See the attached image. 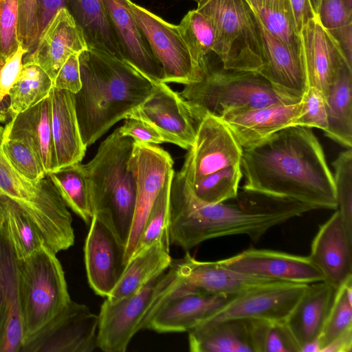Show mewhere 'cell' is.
Returning <instances> with one entry per match:
<instances>
[{"mask_svg": "<svg viewBox=\"0 0 352 352\" xmlns=\"http://www.w3.org/2000/svg\"><path fill=\"white\" fill-rule=\"evenodd\" d=\"M244 191L337 209L333 175L311 128L292 126L243 148Z\"/></svg>", "mask_w": 352, "mask_h": 352, "instance_id": "6da1fadb", "label": "cell"}, {"mask_svg": "<svg viewBox=\"0 0 352 352\" xmlns=\"http://www.w3.org/2000/svg\"><path fill=\"white\" fill-rule=\"evenodd\" d=\"M231 201L204 203L174 175L170 197V243L188 251L205 241L232 235H247L256 242L271 228L314 210L296 201L244 190Z\"/></svg>", "mask_w": 352, "mask_h": 352, "instance_id": "7a4b0ae2", "label": "cell"}, {"mask_svg": "<svg viewBox=\"0 0 352 352\" xmlns=\"http://www.w3.org/2000/svg\"><path fill=\"white\" fill-rule=\"evenodd\" d=\"M82 87L74 94L80 132L87 147L151 95L155 82L124 59L94 49L79 55Z\"/></svg>", "mask_w": 352, "mask_h": 352, "instance_id": "3957f363", "label": "cell"}, {"mask_svg": "<svg viewBox=\"0 0 352 352\" xmlns=\"http://www.w3.org/2000/svg\"><path fill=\"white\" fill-rule=\"evenodd\" d=\"M134 140L115 129L82 164L93 215L106 221L126 246L132 226L136 184L129 160Z\"/></svg>", "mask_w": 352, "mask_h": 352, "instance_id": "277c9868", "label": "cell"}, {"mask_svg": "<svg viewBox=\"0 0 352 352\" xmlns=\"http://www.w3.org/2000/svg\"><path fill=\"white\" fill-rule=\"evenodd\" d=\"M3 129L0 125V197L12 201L32 222L54 253L69 249L75 234L68 207L48 175L32 182L8 162L1 147Z\"/></svg>", "mask_w": 352, "mask_h": 352, "instance_id": "5b68a950", "label": "cell"}, {"mask_svg": "<svg viewBox=\"0 0 352 352\" xmlns=\"http://www.w3.org/2000/svg\"><path fill=\"white\" fill-rule=\"evenodd\" d=\"M179 96L197 117L205 114L221 118L226 113L278 104H293L301 100L275 87L256 72L212 69L201 79L185 85Z\"/></svg>", "mask_w": 352, "mask_h": 352, "instance_id": "8992f818", "label": "cell"}, {"mask_svg": "<svg viewBox=\"0 0 352 352\" xmlns=\"http://www.w3.org/2000/svg\"><path fill=\"white\" fill-rule=\"evenodd\" d=\"M182 286L172 263L135 293L116 302L106 299L98 314L97 347L104 352L126 351L133 337L147 329L160 307Z\"/></svg>", "mask_w": 352, "mask_h": 352, "instance_id": "52a82bcc", "label": "cell"}, {"mask_svg": "<svg viewBox=\"0 0 352 352\" xmlns=\"http://www.w3.org/2000/svg\"><path fill=\"white\" fill-rule=\"evenodd\" d=\"M197 10L214 32L212 52L226 70L259 73L263 48L256 13L248 0H202Z\"/></svg>", "mask_w": 352, "mask_h": 352, "instance_id": "ba28073f", "label": "cell"}, {"mask_svg": "<svg viewBox=\"0 0 352 352\" xmlns=\"http://www.w3.org/2000/svg\"><path fill=\"white\" fill-rule=\"evenodd\" d=\"M19 270L24 344L72 299L62 265L45 244L19 260Z\"/></svg>", "mask_w": 352, "mask_h": 352, "instance_id": "9c48e42d", "label": "cell"}, {"mask_svg": "<svg viewBox=\"0 0 352 352\" xmlns=\"http://www.w3.org/2000/svg\"><path fill=\"white\" fill-rule=\"evenodd\" d=\"M173 160L164 149L133 142L129 160L136 184L134 216L125 246L124 265L134 253L148 214L166 181L174 175Z\"/></svg>", "mask_w": 352, "mask_h": 352, "instance_id": "30bf717a", "label": "cell"}, {"mask_svg": "<svg viewBox=\"0 0 352 352\" xmlns=\"http://www.w3.org/2000/svg\"><path fill=\"white\" fill-rule=\"evenodd\" d=\"M187 151L184 164L175 175L191 186L207 175L241 164L243 148L221 118L205 114Z\"/></svg>", "mask_w": 352, "mask_h": 352, "instance_id": "8fae6325", "label": "cell"}, {"mask_svg": "<svg viewBox=\"0 0 352 352\" xmlns=\"http://www.w3.org/2000/svg\"><path fill=\"white\" fill-rule=\"evenodd\" d=\"M129 7L155 58L162 66V82L188 85L201 79L177 25L128 0Z\"/></svg>", "mask_w": 352, "mask_h": 352, "instance_id": "7c38bea8", "label": "cell"}, {"mask_svg": "<svg viewBox=\"0 0 352 352\" xmlns=\"http://www.w3.org/2000/svg\"><path fill=\"white\" fill-rule=\"evenodd\" d=\"M98 315L71 300L22 347L21 352H91L97 347Z\"/></svg>", "mask_w": 352, "mask_h": 352, "instance_id": "4fadbf2b", "label": "cell"}, {"mask_svg": "<svg viewBox=\"0 0 352 352\" xmlns=\"http://www.w3.org/2000/svg\"><path fill=\"white\" fill-rule=\"evenodd\" d=\"M127 118L156 129L166 142L188 150L193 144L199 120L188 103L167 83H155L151 95Z\"/></svg>", "mask_w": 352, "mask_h": 352, "instance_id": "5bb4252c", "label": "cell"}, {"mask_svg": "<svg viewBox=\"0 0 352 352\" xmlns=\"http://www.w3.org/2000/svg\"><path fill=\"white\" fill-rule=\"evenodd\" d=\"M307 286L279 280L258 285L234 296L207 320L243 318L275 322L286 320Z\"/></svg>", "mask_w": 352, "mask_h": 352, "instance_id": "9a60e30c", "label": "cell"}, {"mask_svg": "<svg viewBox=\"0 0 352 352\" xmlns=\"http://www.w3.org/2000/svg\"><path fill=\"white\" fill-rule=\"evenodd\" d=\"M219 261L236 272L275 280L306 285L324 280L309 256L277 250L250 248Z\"/></svg>", "mask_w": 352, "mask_h": 352, "instance_id": "2e32d148", "label": "cell"}, {"mask_svg": "<svg viewBox=\"0 0 352 352\" xmlns=\"http://www.w3.org/2000/svg\"><path fill=\"white\" fill-rule=\"evenodd\" d=\"M125 245L110 226L93 215L84 246L89 285L97 295L107 298L124 267Z\"/></svg>", "mask_w": 352, "mask_h": 352, "instance_id": "e0dca14e", "label": "cell"}, {"mask_svg": "<svg viewBox=\"0 0 352 352\" xmlns=\"http://www.w3.org/2000/svg\"><path fill=\"white\" fill-rule=\"evenodd\" d=\"M302 56L308 87L318 89L325 97L340 70L348 65L338 42L324 29L317 15L300 32Z\"/></svg>", "mask_w": 352, "mask_h": 352, "instance_id": "ac0fdd59", "label": "cell"}, {"mask_svg": "<svg viewBox=\"0 0 352 352\" xmlns=\"http://www.w3.org/2000/svg\"><path fill=\"white\" fill-rule=\"evenodd\" d=\"M233 296L189 291L182 286L160 307L147 329L158 333L188 332L213 316Z\"/></svg>", "mask_w": 352, "mask_h": 352, "instance_id": "d6986e66", "label": "cell"}, {"mask_svg": "<svg viewBox=\"0 0 352 352\" xmlns=\"http://www.w3.org/2000/svg\"><path fill=\"white\" fill-rule=\"evenodd\" d=\"M87 48L81 28L68 10L62 8L51 19L36 47L24 56L23 63L40 66L53 81L70 56Z\"/></svg>", "mask_w": 352, "mask_h": 352, "instance_id": "ffe728a7", "label": "cell"}, {"mask_svg": "<svg viewBox=\"0 0 352 352\" xmlns=\"http://www.w3.org/2000/svg\"><path fill=\"white\" fill-rule=\"evenodd\" d=\"M315 235L308 256L324 280L338 289L352 277V239L347 235L338 210Z\"/></svg>", "mask_w": 352, "mask_h": 352, "instance_id": "44dd1931", "label": "cell"}, {"mask_svg": "<svg viewBox=\"0 0 352 352\" xmlns=\"http://www.w3.org/2000/svg\"><path fill=\"white\" fill-rule=\"evenodd\" d=\"M19 259L0 231V352H21Z\"/></svg>", "mask_w": 352, "mask_h": 352, "instance_id": "7402d4cb", "label": "cell"}, {"mask_svg": "<svg viewBox=\"0 0 352 352\" xmlns=\"http://www.w3.org/2000/svg\"><path fill=\"white\" fill-rule=\"evenodd\" d=\"M184 287L190 291L233 296L252 287L275 280L247 275L217 261H200L186 252L173 260Z\"/></svg>", "mask_w": 352, "mask_h": 352, "instance_id": "603a6c76", "label": "cell"}, {"mask_svg": "<svg viewBox=\"0 0 352 352\" xmlns=\"http://www.w3.org/2000/svg\"><path fill=\"white\" fill-rule=\"evenodd\" d=\"M302 100L259 108L231 111L221 118L243 148L250 146L288 126L303 112Z\"/></svg>", "mask_w": 352, "mask_h": 352, "instance_id": "cb8c5ba5", "label": "cell"}, {"mask_svg": "<svg viewBox=\"0 0 352 352\" xmlns=\"http://www.w3.org/2000/svg\"><path fill=\"white\" fill-rule=\"evenodd\" d=\"M125 60L155 82L162 66L153 55L128 5V0H102Z\"/></svg>", "mask_w": 352, "mask_h": 352, "instance_id": "d4e9b609", "label": "cell"}, {"mask_svg": "<svg viewBox=\"0 0 352 352\" xmlns=\"http://www.w3.org/2000/svg\"><path fill=\"white\" fill-rule=\"evenodd\" d=\"M256 320H206L188 331L192 352H257Z\"/></svg>", "mask_w": 352, "mask_h": 352, "instance_id": "484cf974", "label": "cell"}, {"mask_svg": "<svg viewBox=\"0 0 352 352\" xmlns=\"http://www.w3.org/2000/svg\"><path fill=\"white\" fill-rule=\"evenodd\" d=\"M256 16L263 48V66L258 74L280 91L301 99L308 88L302 58L273 36L256 13Z\"/></svg>", "mask_w": 352, "mask_h": 352, "instance_id": "4316f807", "label": "cell"}, {"mask_svg": "<svg viewBox=\"0 0 352 352\" xmlns=\"http://www.w3.org/2000/svg\"><path fill=\"white\" fill-rule=\"evenodd\" d=\"M51 100L52 131L56 169L80 162L87 146L81 138L77 119L74 94L52 87Z\"/></svg>", "mask_w": 352, "mask_h": 352, "instance_id": "83f0119b", "label": "cell"}, {"mask_svg": "<svg viewBox=\"0 0 352 352\" xmlns=\"http://www.w3.org/2000/svg\"><path fill=\"white\" fill-rule=\"evenodd\" d=\"M3 137L25 140L38 155L47 174L56 170L50 96L10 118L4 127Z\"/></svg>", "mask_w": 352, "mask_h": 352, "instance_id": "f1b7e54d", "label": "cell"}, {"mask_svg": "<svg viewBox=\"0 0 352 352\" xmlns=\"http://www.w3.org/2000/svg\"><path fill=\"white\" fill-rule=\"evenodd\" d=\"M336 291L325 280L309 284L286 318L300 349L320 336Z\"/></svg>", "mask_w": 352, "mask_h": 352, "instance_id": "f546056e", "label": "cell"}, {"mask_svg": "<svg viewBox=\"0 0 352 352\" xmlns=\"http://www.w3.org/2000/svg\"><path fill=\"white\" fill-rule=\"evenodd\" d=\"M169 235L166 234L149 246L134 253L122 274L106 298L116 302L129 296L166 270L173 259L169 251Z\"/></svg>", "mask_w": 352, "mask_h": 352, "instance_id": "4dcf8cb0", "label": "cell"}, {"mask_svg": "<svg viewBox=\"0 0 352 352\" xmlns=\"http://www.w3.org/2000/svg\"><path fill=\"white\" fill-rule=\"evenodd\" d=\"M65 8L81 28L89 49L124 59L102 0H67Z\"/></svg>", "mask_w": 352, "mask_h": 352, "instance_id": "1f68e13d", "label": "cell"}, {"mask_svg": "<svg viewBox=\"0 0 352 352\" xmlns=\"http://www.w3.org/2000/svg\"><path fill=\"white\" fill-rule=\"evenodd\" d=\"M328 128L326 136L350 148L352 146V67L345 65L325 97Z\"/></svg>", "mask_w": 352, "mask_h": 352, "instance_id": "d6a6232c", "label": "cell"}, {"mask_svg": "<svg viewBox=\"0 0 352 352\" xmlns=\"http://www.w3.org/2000/svg\"><path fill=\"white\" fill-rule=\"evenodd\" d=\"M0 231L19 260L25 259L45 244L32 222L12 201L3 197H0Z\"/></svg>", "mask_w": 352, "mask_h": 352, "instance_id": "836d02e7", "label": "cell"}, {"mask_svg": "<svg viewBox=\"0 0 352 352\" xmlns=\"http://www.w3.org/2000/svg\"><path fill=\"white\" fill-rule=\"evenodd\" d=\"M65 204L86 223L93 217L88 182L80 162L70 164L47 174Z\"/></svg>", "mask_w": 352, "mask_h": 352, "instance_id": "e575fe53", "label": "cell"}, {"mask_svg": "<svg viewBox=\"0 0 352 352\" xmlns=\"http://www.w3.org/2000/svg\"><path fill=\"white\" fill-rule=\"evenodd\" d=\"M52 87V80L40 66L24 63L19 78L8 94L10 117L27 110L47 97Z\"/></svg>", "mask_w": 352, "mask_h": 352, "instance_id": "d590c367", "label": "cell"}, {"mask_svg": "<svg viewBox=\"0 0 352 352\" xmlns=\"http://www.w3.org/2000/svg\"><path fill=\"white\" fill-rule=\"evenodd\" d=\"M197 71L208 70V55L212 52L214 32L209 20L197 9L190 10L177 25Z\"/></svg>", "mask_w": 352, "mask_h": 352, "instance_id": "8d00e7d4", "label": "cell"}, {"mask_svg": "<svg viewBox=\"0 0 352 352\" xmlns=\"http://www.w3.org/2000/svg\"><path fill=\"white\" fill-rule=\"evenodd\" d=\"M243 174L241 164L228 166L207 175L189 186L199 200L218 204L236 197Z\"/></svg>", "mask_w": 352, "mask_h": 352, "instance_id": "74e56055", "label": "cell"}, {"mask_svg": "<svg viewBox=\"0 0 352 352\" xmlns=\"http://www.w3.org/2000/svg\"><path fill=\"white\" fill-rule=\"evenodd\" d=\"M350 330H352V277L337 289L318 337L320 352L335 339Z\"/></svg>", "mask_w": 352, "mask_h": 352, "instance_id": "f35d334b", "label": "cell"}, {"mask_svg": "<svg viewBox=\"0 0 352 352\" xmlns=\"http://www.w3.org/2000/svg\"><path fill=\"white\" fill-rule=\"evenodd\" d=\"M333 179L336 188L337 209L346 232L352 239V150L340 153L333 161Z\"/></svg>", "mask_w": 352, "mask_h": 352, "instance_id": "ab89813d", "label": "cell"}, {"mask_svg": "<svg viewBox=\"0 0 352 352\" xmlns=\"http://www.w3.org/2000/svg\"><path fill=\"white\" fill-rule=\"evenodd\" d=\"M1 147L12 166L28 179L37 182L47 175L38 155L25 140L3 137Z\"/></svg>", "mask_w": 352, "mask_h": 352, "instance_id": "60d3db41", "label": "cell"}, {"mask_svg": "<svg viewBox=\"0 0 352 352\" xmlns=\"http://www.w3.org/2000/svg\"><path fill=\"white\" fill-rule=\"evenodd\" d=\"M173 176L166 181L159 192L148 214L134 253L149 246L164 235L168 234L170 197Z\"/></svg>", "mask_w": 352, "mask_h": 352, "instance_id": "b9f144b4", "label": "cell"}, {"mask_svg": "<svg viewBox=\"0 0 352 352\" xmlns=\"http://www.w3.org/2000/svg\"><path fill=\"white\" fill-rule=\"evenodd\" d=\"M254 10L273 36L297 56L302 58L300 36L289 14L262 6Z\"/></svg>", "mask_w": 352, "mask_h": 352, "instance_id": "7bdbcfd3", "label": "cell"}, {"mask_svg": "<svg viewBox=\"0 0 352 352\" xmlns=\"http://www.w3.org/2000/svg\"><path fill=\"white\" fill-rule=\"evenodd\" d=\"M19 0H0V67L21 45Z\"/></svg>", "mask_w": 352, "mask_h": 352, "instance_id": "ee69618b", "label": "cell"}, {"mask_svg": "<svg viewBox=\"0 0 352 352\" xmlns=\"http://www.w3.org/2000/svg\"><path fill=\"white\" fill-rule=\"evenodd\" d=\"M304 103L302 113L294 121V126L327 130L328 120L325 98L315 87H308L302 97Z\"/></svg>", "mask_w": 352, "mask_h": 352, "instance_id": "f6af8a7d", "label": "cell"}, {"mask_svg": "<svg viewBox=\"0 0 352 352\" xmlns=\"http://www.w3.org/2000/svg\"><path fill=\"white\" fill-rule=\"evenodd\" d=\"M300 351V346L285 320L265 322L263 331L261 352Z\"/></svg>", "mask_w": 352, "mask_h": 352, "instance_id": "bcb514c9", "label": "cell"}, {"mask_svg": "<svg viewBox=\"0 0 352 352\" xmlns=\"http://www.w3.org/2000/svg\"><path fill=\"white\" fill-rule=\"evenodd\" d=\"M317 16L336 41L341 32L352 24V13L347 11L343 0H321Z\"/></svg>", "mask_w": 352, "mask_h": 352, "instance_id": "7dc6e473", "label": "cell"}, {"mask_svg": "<svg viewBox=\"0 0 352 352\" xmlns=\"http://www.w3.org/2000/svg\"><path fill=\"white\" fill-rule=\"evenodd\" d=\"M19 38L28 53L33 50L38 43L36 0H19Z\"/></svg>", "mask_w": 352, "mask_h": 352, "instance_id": "c3c4849f", "label": "cell"}, {"mask_svg": "<svg viewBox=\"0 0 352 352\" xmlns=\"http://www.w3.org/2000/svg\"><path fill=\"white\" fill-rule=\"evenodd\" d=\"M28 53L21 45L0 69V102L9 106L10 90L20 76L23 66V59Z\"/></svg>", "mask_w": 352, "mask_h": 352, "instance_id": "681fc988", "label": "cell"}, {"mask_svg": "<svg viewBox=\"0 0 352 352\" xmlns=\"http://www.w3.org/2000/svg\"><path fill=\"white\" fill-rule=\"evenodd\" d=\"M123 136L132 138L135 142L150 144L166 143L165 138L151 124L133 118H125L124 124L119 127Z\"/></svg>", "mask_w": 352, "mask_h": 352, "instance_id": "f907efd6", "label": "cell"}, {"mask_svg": "<svg viewBox=\"0 0 352 352\" xmlns=\"http://www.w3.org/2000/svg\"><path fill=\"white\" fill-rule=\"evenodd\" d=\"M75 53L70 56L59 69L53 80V87L67 90L73 94L78 93L82 87L79 55Z\"/></svg>", "mask_w": 352, "mask_h": 352, "instance_id": "816d5d0a", "label": "cell"}, {"mask_svg": "<svg viewBox=\"0 0 352 352\" xmlns=\"http://www.w3.org/2000/svg\"><path fill=\"white\" fill-rule=\"evenodd\" d=\"M66 4L67 0H36L38 39L57 11Z\"/></svg>", "mask_w": 352, "mask_h": 352, "instance_id": "f5cc1de1", "label": "cell"}, {"mask_svg": "<svg viewBox=\"0 0 352 352\" xmlns=\"http://www.w3.org/2000/svg\"><path fill=\"white\" fill-rule=\"evenodd\" d=\"M295 26L300 34L302 25L316 14L309 0H289Z\"/></svg>", "mask_w": 352, "mask_h": 352, "instance_id": "db71d44e", "label": "cell"}, {"mask_svg": "<svg viewBox=\"0 0 352 352\" xmlns=\"http://www.w3.org/2000/svg\"><path fill=\"white\" fill-rule=\"evenodd\" d=\"M351 349L352 330H350L332 341L321 352H350Z\"/></svg>", "mask_w": 352, "mask_h": 352, "instance_id": "11a10c76", "label": "cell"}, {"mask_svg": "<svg viewBox=\"0 0 352 352\" xmlns=\"http://www.w3.org/2000/svg\"><path fill=\"white\" fill-rule=\"evenodd\" d=\"M261 2L262 6L285 12L293 18L289 0H261Z\"/></svg>", "mask_w": 352, "mask_h": 352, "instance_id": "9f6ffc18", "label": "cell"}, {"mask_svg": "<svg viewBox=\"0 0 352 352\" xmlns=\"http://www.w3.org/2000/svg\"><path fill=\"white\" fill-rule=\"evenodd\" d=\"M300 352H320V345L318 338L302 346Z\"/></svg>", "mask_w": 352, "mask_h": 352, "instance_id": "6f0895ef", "label": "cell"}, {"mask_svg": "<svg viewBox=\"0 0 352 352\" xmlns=\"http://www.w3.org/2000/svg\"><path fill=\"white\" fill-rule=\"evenodd\" d=\"M10 117L8 113V109L0 105V123L8 122Z\"/></svg>", "mask_w": 352, "mask_h": 352, "instance_id": "680465c9", "label": "cell"}, {"mask_svg": "<svg viewBox=\"0 0 352 352\" xmlns=\"http://www.w3.org/2000/svg\"><path fill=\"white\" fill-rule=\"evenodd\" d=\"M309 3L311 4V6L314 12L317 15L318 7H319L321 0H309Z\"/></svg>", "mask_w": 352, "mask_h": 352, "instance_id": "91938a15", "label": "cell"}, {"mask_svg": "<svg viewBox=\"0 0 352 352\" xmlns=\"http://www.w3.org/2000/svg\"><path fill=\"white\" fill-rule=\"evenodd\" d=\"M253 9H256L261 6V0H248Z\"/></svg>", "mask_w": 352, "mask_h": 352, "instance_id": "94428289", "label": "cell"}, {"mask_svg": "<svg viewBox=\"0 0 352 352\" xmlns=\"http://www.w3.org/2000/svg\"><path fill=\"white\" fill-rule=\"evenodd\" d=\"M343 2L347 11L352 13V0H343Z\"/></svg>", "mask_w": 352, "mask_h": 352, "instance_id": "6125c7cd", "label": "cell"}, {"mask_svg": "<svg viewBox=\"0 0 352 352\" xmlns=\"http://www.w3.org/2000/svg\"><path fill=\"white\" fill-rule=\"evenodd\" d=\"M0 69H1V67H0ZM0 105L3 106V107H7V108L8 109V104H1V103L0 102Z\"/></svg>", "mask_w": 352, "mask_h": 352, "instance_id": "be15d7a7", "label": "cell"}, {"mask_svg": "<svg viewBox=\"0 0 352 352\" xmlns=\"http://www.w3.org/2000/svg\"><path fill=\"white\" fill-rule=\"evenodd\" d=\"M192 1H195L197 3H198L199 2H200V1H202V0H192Z\"/></svg>", "mask_w": 352, "mask_h": 352, "instance_id": "e7e4bbea", "label": "cell"}]
</instances>
